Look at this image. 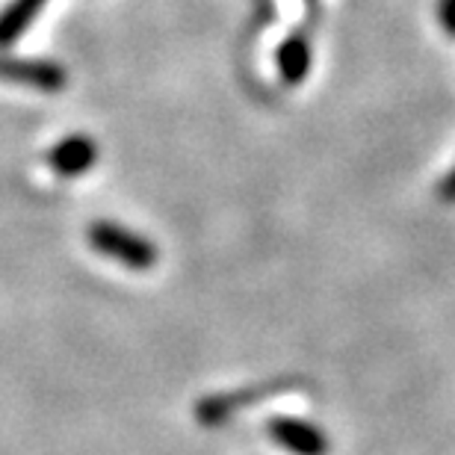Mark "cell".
Masks as SVG:
<instances>
[{"instance_id": "cell-1", "label": "cell", "mask_w": 455, "mask_h": 455, "mask_svg": "<svg viewBox=\"0 0 455 455\" xmlns=\"http://www.w3.org/2000/svg\"><path fill=\"white\" fill-rule=\"evenodd\" d=\"M86 240L98 254L122 263V267H127V269L148 272V269L157 267V245H154L148 236L136 234L124 225L95 222V225H89Z\"/></svg>"}, {"instance_id": "cell-2", "label": "cell", "mask_w": 455, "mask_h": 455, "mask_svg": "<svg viewBox=\"0 0 455 455\" xmlns=\"http://www.w3.org/2000/svg\"><path fill=\"white\" fill-rule=\"evenodd\" d=\"M0 80L39 92H62L68 86V71L48 60H18L0 53Z\"/></svg>"}, {"instance_id": "cell-3", "label": "cell", "mask_w": 455, "mask_h": 455, "mask_svg": "<svg viewBox=\"0 0 455 455\" xmlns=\"http://www.w3.org/2000/svg\"><path fill=\"white\" fill-rule=\"evenodd\" d=\"M269 438L293 455H329L331 441L323 429H316L311 420L302 417H272L267 423Z\"/></svg>"}, {"instance_id": "cell-4", "label": "cell", "mask_w": 455, "mask_h": 455, "mask_svg": "<svg viewBox=\"0 0 455 455\" xmlns=\"http://www.w3.org/2000/svg\"><path fill=\"white\" fill-rule=\"evenodd\" d=\"M95 160H98V145L86 133H71L48 151V166L60 178L84 175V172L95 166Z\"/></svg>"}, {"instance_id": "cell-5", "label": "cell", "mask_w": 455, "mask_h": 455, "mask_svg": "<svg viewBox=\"0 0 455 455\" xmlns=\"http://www.w3.org/2000/svg\"><path fill=\"white\" fill-rule=\"evenodd\" d=\"M287 385L281 381H272V385H260V387H249V390H236V394H216V396H204L202 403L196 405V417L198 423L204 426H220L225 420H231L236 411H243L245 405H251L254 399H263L275 390H284Z\"/></svg>"}, {"instance_id": "cell-6", "label": "cell", "mask_w": 455, "mask_h": 455, "mask_svg": "<svg viewBox=\"0 0 455 455\" xmlns=\"http://www.w3.org/2000/svg\"><path fill=\"white\" fill-rule=\"evenodd\" d=\"M48 0H12L4 12H0V48L12 44L27 27L33 24V18L42 12Z\"/></svg>"}, {"instance_id": "cell-7", "label": "cell", "mask_w": 455, "mask_h": 455, "mask_svg": "<svg viewBox=\"0 0 455 455\" xmlns=\"http://www.w3.org/2000/svg\"><path fill=\"white\" fill-rule=\"evenodd\" d=\"M278 71L287 84H302L311 71V42L305 36H290L278 51Z\"/></svg>"}, {"instance_id": "cell-8", "label": "cell", "mask_w": 455, "mask_h": 455, "mask_svg": "<svg viewBox=\"0 0 455 455\" xmlns=\"http://www.w3.org/2000/svg\"><path fill=\"white\" fill-rule=\"evenodd\" d=\"M441 24L450 36H455V0H441Z\"/></svg>"}, {"instance_id": "cell-9", "label": "cell", "mask_w": 455, "mask_h": 455, "mask_svg": "<svg viewBox=\"0 0 455 455\" xmlns=\"http://www.w3.org/2000/svg\"><path fill=\"white\" fill-rule=\"evenodd\" d=\"M438 198H441V202H447V204H455V169L438 184Z\"/></svg>"}]
</instances>
